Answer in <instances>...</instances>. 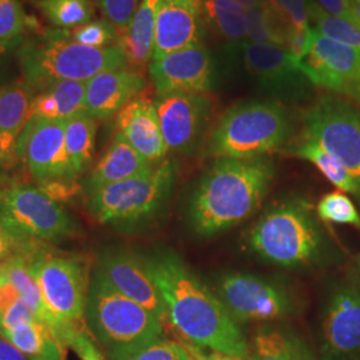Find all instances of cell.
I'll list each match as a JSON object with an SVG mask.
<instances>
[{
    "label": "cell",
    "instance_id": "8d00e7d4",
    "mask_svg": "<svg viewBox=\"0 0 360 360\" xmlns=\"http://www.w3.org/2000/svg\"><path fill=\"white\" fill-rule=\"evenodd\" d=\"M104 19L115 27L117 35L123 34L138 11L142 0H98Z\"/></svg>",
    "mask_w": 360,
    "mask_h": 360
},
{
    "label": "cell",
    "instance_id": "ba28073f",
    "mask_svg": "<svg viewBox=\"0 0 360 360\" xmlns=\"http://www.w3.org/2000/svg\"><path fill=\"white\" fill-rule=\"evenodd\" d=\"M28 263L47 309L59 323L58 340L67 348L77 330L84 327L90 284L87 269L75 257L50 255L43 251H39Z\"/></svg>",
    "mask_w": 360,
    "mask_h": 360
},
{
    "label": "cell",
    "instance_id": "4dcf8cb0",
    "mask_svg": "<svg viewBox=\"0 0 360 360\" xmlns=\"http://www.w3.org/2000/svg\"><path fill=\"white\" fill-rule=\"evenodd\" d=\"M43 16L60 30H71L90 22L95 13L91 0H31Z\"/></svg>",
    "mask_w": 360,
    "mask_h": 360
},
{
    "label": "cell",
    "instance_id": "1f68e13d",
    "mask_svg": "<svg viewBox=\"0 0 360 360\" xmlns=\"http://www.w3.org/2000/svg\"><path fill=\"white\" fill-rule=\"evenodd\" d=\"M311 23L319 34L360 52V26L324 13L316 3L311 6Z\"/></svg>",
    "mask_w": 360,
    "mask_h": 360
},
{
    "label": "cell",
    "instance_id": "30bf717a",
    "mask_svg": "<svg viewBox=\"0 0 360 360\" xmlns=\"http://www.w3.org/2000/svg\"><path fill=\"white\" fill-rule=\"evenodd\" d=\"M0 218L20 236L40 243L59 242L77 231L60 203L35 186L0 190Z\"/></svg>",
    "mask_w": 360,
    "mask_h": 360
},
{
    "label": "cell",
    "instance_id": "db71d44e",
    "mask_svg": "<svg viewBox=\"0 0 360 360\" xmlns=\"http://www.w3.org/2000/svg\"><path fill=\"white\" fill-rule=\"evenodd\" d=\"M188 356H190V355H188ZM188 360H191V358H188Z\"/></svg>",
    "mask_w": 360,
    "mask_h": 360
},
{
    "label": "cell",
    "instance_id": "ffe728a7",
    "mask_svg": "<svg viewBox=\"0 0 360 360\" xmlns=\"http://www.w3.org/2000/svg\"><path fill=\"white\" fill-rule=\"evenodd\" d=\"M147 87L142 72L129 67L98 74L86 82V114L96 120L115 116Z\"/></svg>",
    "mask_w": 360,
    "mask_h": 360
},
{
    "label": "cell",
    "instance_id": "c3c4849f",
    "mask_svg": "<svg viewBox=\"0 0 360 360\" xmlns=\"http://www.w3.org/2000/svg\"><path fill=\"white\" fill-rule=\"evenodd\" d=\"M236 1L240 3L245 10H250V8H254V7L263 4L266 0H236Z\"/></svg>",
    "mask_w": 360,
    "mask_h": 360
},
{
    "label": "cell",
    "instance_id": "4fadbf2b",
    "mask_svg": "<svg viewBox=\"0 0 360 360\" xmlns=\"http://www.w3.org/2000/svg\"><path fill=\"white\" fill-rule=\"evenodd\" d=\"M242 56L248 77L274 96L302 98L315 87L303 63L284 47L245 43Z\"/></svg>",
    "mask_w": 360,
    "mask_h": 360
},
{
    "label": "cell",
    "instance_id": "9a60e30c",
    "mask_svg": "<svg viewBox=\"0 0 360 360\" xmlns=\"http://www.w3.org/2000/svg\"><path fill=\"white\" fill-rule=\"evenodd\" d=\"M154 102L168 151L191 154L206 129L211 99L206 94L174 92L158 95Z\"/></svg>",
    "mask_w": 360,
    "mask_h": 360
},
{
    "label": "cell",
    "instance_id": "816d5d0a",
    "mask_svg": "<svg viewBox=\"0 0 360 360\" xmlns=\"http://www.w3.org/2000/svg\"><path fill=\"white\" fill-rule=\"evenodd\" d=\"M188 1H191L193 4H195V6H198V7H200V0H188ZM202 10V8H200Z\"/></svg>",
    "mask_w": 360,
    "mask_h": 360
},
{
    "label": "cell",
    "instance_id": "8992f818",
    "mask_svg": "<svg viewBox=\"0 0 360 360\" xmlns=\"http://www.w3.org/2000/svg\"><path fill=\"white\" fill-rule=\"evenodd\" d=\"M175 179L169 160L155 163L144 174L89 193L94 218L117 229H129L154 218L166 205Z\"/></svg>",
    "mask_w": 360,
    "mask_h": 360
},
{
    "label": "cell",
    "instance_id": "cb8c5ba5",
    "mask_svg": "<svg viewBox=\"0 0 360 360\" xmlns=\"http://www.w3.org/2000/svg\"><path fill=\"white\" fill-rule=\"evenodd\" d=\"M159 0H142L129 27L119 35L117 46L129 68L142 72L154 56L155 18Z\"/></svg>",
    "mask_w": 360,
    "mask_h": 360
},
{
    "label": "cell",
    "instance_id": "d590c367",
    "mask_svg": "<svg viewBox=\"0 0 360 360\" xmlns=\"http://www.w3.org/2000/svg\"><path fill=\"white\" fill-rule=\"evenodd\" d=\"M39 251H41L40 242L20 236L0 218V264L15 257L31 259Z\"/></svg>",
    "mask_w": 360,
    "mask_h": 360
},
{
    "label": "cell",
    "instance_id": "5bb4252c",
    "mask_svg": "<svg viewBox=\"0 0 360 360\" xmlns=\"http://www.w3.org/2000/svg\"><path fill=\"white\" fill-rule=\"evenodd\" d=\"M315 87L346 95L360 104V52L327 38L314 28V40L303 59Z\"/></svg>",
    "mask_w": 360,
    "mask_h": 360
},
{
    "label": "cell",
    "instance_id": "ab89813d",
    "mask_svg": "<svg viewBox=\"0 0 360 360\" xmlns=\"http://www.w3.org/2000/svg\"><path fill=\"white\" fill-rule=\"evenodd\" d=\"M287 16L291 26L304 30L311 26V4L314 0H272Z\"/></svg>",
    "mask_w": 360,
    "mask_h": 360
},
{
    "label": "cell",
    "instance_id": "d4e9b609",
    "mask_svg": "<svg viewBox=\"0 0 360 360\" xmlns=\"http://www.w3.org/2000/svg\"><path fill=\"white\" fill-rule=\"evenodd\" d=\"M206 26L232 50H240L247 43L245 7L236 0H200Z\"/></svg>",
    "mask_w": 360,
    "mask_h": 360
},
{
    "label": "cell",
    "instance_id": "ac0fdd59",
    "mask_svg": "<svg viewBox=\"0 0 360 360\" xmlns=\"http://www.w3.org/2000/svg\"><path fill=\"white\" fill-rule=\"evenodd\" d=\"M324 360H352L360 354V290L342 287L331 296L322 323Z\"/></svg>",
    "mask_w": 360,
    "mask_h": 360
},
{
    "label": "cell",
    "instance_id": "277c9868",
    "mask_svg": "<svg viewBox=\"0 0 360 360\" xmlns=\"http://www.w3.org/2000/svg\"><path fill=\"white\" fill-rule=\"evenodd\" d=\"M18 58L23 77L34 90L58 80L89 82L104 71L129 67L119 46L87 47L67 38L63 30H49L27 39Z\"/></svg>",
    "mask_w": 360,
    "mask_h": 360
},
{
    "label": "cell",
    "instance_id": "7bdbcfd3",
    "mask_svg": "<svg viewBox=\"0 0 360 360\" xmlns=\"http://www.w3.org/2000/svg\"><path fill=\"white\" fill-rule=\"evenodd\" d=\"M39 187L58 203L68 200L70 198L75 196L79 191L77 180L72 179L51 180L39 184Z\"/></svg>",
    "mask_w": 360,
    "mask_h": 360
},
{
    "label": "cell",
    "instance_id": "7dc6e473",
    "mask_svg": "<svg viewBox=\"0 0 360 360\" xmlns=\"http://www.w3.org/2000/svg\"><path fill=\"white\" fill-rule=\"evenodd\" d=\"M0 360H28L26 356L0 336Z\"/></svg>",
    "mask_w": 360,
    "mask_h": 360
},
{
    "label": "cell",
    "instance_id": "ee69618b",
    "mask_svg": "<svg viewBox=\"0 0 360 360\" xmlns=\"http://www.w3.org/2000/svg\"><path fill=\"white\" fill-rule=\"evenodd\" d=\"M1 269V267H0ZM20 297L19 291L3 274L1 271V278H0V319L3 314L13 306V303Z\"/></svg>",
    "mask_w": 360,
    "mask_h": 360
},
{
    "label": "cell",
    "instance_id": "681fc988",
    "mask_svg": "<svg viewBox=\"0 0 360 360\" xmlns=\"http://www.w3.org/2000/svg\"><path fill=\"white\" fill-rule=\"evenodd\" d=\"M351 3H352V8H354V11L356 13L360 22V0H351Z\"/></svg>",
    "mask_w": 360,
    "mask_h": 360
},
{
    "label": "cell",
    "instance_id": "4316f807",
    "mask_svg": "<svg viewBox=\"0 0 360 360\" xmlns=\"http://www.w3.org/2000/svg\"><path fill=\"white\" fill-rule=\"evenodd\" d=\"M0 336L18 348L28 360H63L65 348L58 342L51 330L38 321L13 330L0 331Z\"/></svg>",
    "mask_w": 360,
    "mask_h": 360
},
{
    "label": "cell",
    "instance_id": "bcb514c9",
    "mask_svg": "<svg viewBox=\"0 0 360 360\" xmlns=\"http://www.w3.org/2000/svg\"><path fill=\"white\" fill-rule=\"evenodd\" d=\"M183 347V346H181ZM184 349L187 351V354L190 355V358L193 360H243L240 358H235V356H230V355H226V354H220V352H212V354H203L202 348L196 347L191 343H187L184 346Z\"/></svg>",
    "mask_w": 360,
    "mask_h": 360
},
{
    "label": "cell",
    "instance_id": "f6af8a7d",
    "mask_svg": "<svg viewBox=\"0 0 360 360\" xmlns=\"http://www.w3.org/2000/svg\"><path fill=\"white\" fill-rule=\"evenodd\" d=\"M18 135L10 132H0V167L8 163L16 155Z\"/></svg>",
    "mask_w": 360,
    "mask_h": 360
},
{
    "label": "cell",
    "instance_id": "f907efd6",
    "mask_svg": "<svg viewBox=\"0 0 360 360\" xmlns=\"http://www.w3.org/2000/svg\"><path fill=\"white\" fill-rule=\"evenodd\" d=\"M8 49H10V46H7V44H4V43L0 41V60L3 59V56L6 55V52L8 51Z\"/></svg>",
    "mask_w": 360,
    "mask_h": 360
},
{
    "label": "cell",
    "instance_id": "9f6ffc18",
    "mask_svg": "<svg viewBox=\"0 0 360 360\" xmlns=\"http://www.w3.org/2000/svg\"><path fill=\"white\" fill-rule=\"evenodd\" d=\"M191 360H193V359H191Z\"/></svg>",
    "mask_w": 360,
    "mask_h": 360
},
{
    "label": "cell",
    "instance_id": "6da1fadb",
    "mask_svg": "<svg viewBox=\"0 0 360 360\" xmlns=\"http://www.w3.org/2000/svg\"><path fill=\"white\" fill-rule=\"evenodd\" d=\"M144 262L163 297L168 321L188 343L248 359L250 345L236 321L179 257L158 252Z\"/></svg>",
    "mask_w": 360,
    "mask_h": 360
},
{
    "label": "cell",
    "instance_id": "7c38bea8",
    "mask_svg": "<svg viewBox=\"0 0 360 360\" xmlns=\"http://www.w3.org/2000/svg\"><path fill=\"white\" fill-rule=\"evenodd\" d=\"M65 120L30 117L16 141V155L23 159L39 184L51 180H77L70 166L65 135Z\"/></svg>",
    "mask_w": 360,
    "mask_h": 360
},
{
    "label": "cell",
    "instance_id": "9c48e42d",
    "mask_svg": "<svg viewBox=\"0 0 360 360\" xmlns=\"http://www.w3.org/2000/svg\"><path fill=\"white\" fill-rule=\"evenodd\" d=\"M304 139L318 143L346 168L360 198V114L347 101L323 95L304 114Z\"/></svg>",
    "mask_w": 360,
    "mask_h": 360
},
{
    "label": "cell",
    "instance_id": "d6986e66",
    "mask_svg": "<svg viewBox=\"0 0 360 360\" xmlns=\"http://www.w3.org/2000/svg\"><path fill=\"white\" fill-rule=\"evenodd\" d=\"M205 35L206 23L200 7L188 0H159L153 58L200 44Z\"/></svg>",
    "mask_w": 360,
    "mask_h": 360
},
{
    "label": "cell",
    "instance_id": "b9f144b4",
    "mask_svg": "<svg viewBox=\"0 0 360 360\" xmlns=\"http://www.w3.org/2000/svg\"><path fill=\"white\" fill-rule=\"evenodd\" d=\"M315 3L324 13L360 26L359 19L352 8L351 0H315Z\"/></svg>",
    "mask_w": 360,
    "mask_h": 360
},
{
    "label": "cell",
    "instance_id": "f35d334b",
    "mask_svg": "<svg viewBox=\"0 0 360 360\" xmlns=\"http://www.w3.org/2000/svg\"><path fill=\"white\" fill-rule=\"evenodd\" d=\"M40 322L35 309L25 300L19 297L10 309H7L0 319V331L13 330L26 323Z\"/></svg>",
    "mask_w": 360,
    "mask_h": 360
},
{
    "label": "cell",
    "instance_id": "7402d4cb",
    "mask_svg": "<svg viewBox=\"0 0 360 360\" xmlns=\"http://www.w3.org/2000/svg\"><path fill=\"white\" fill-rule=\"evenodd\" d=\"M154 165L143 158L120 134L116 132L108 148L92 168L86 183V191L94 193L105 186L135 178L148 171Z\"/></svg>",
    "mask_w": 360,
    "mask_h": 360
},
{
    "label": "cell",
    "instance_id": "f546056e",
    "mask_svg": "<svg viewBox=\"0 0 360 360\" xmlns=\"http://www.w3.org/2000/svg\"><path fill=\"white\" fill-rule=\"evenodd\" d=\"M290 153L312 163L342 193H352L358 196V187L352 176L348 174L347 169L318 143L303 138L291 148Z\"/></svg>",
    "mask_w": 360,
    "mask_h": 360
},
{
    "label": "cell",
    "instance_id": "44dd1931",
    "mask_svg": "<svg viewBox=\"0 0 360 360\" xmlns=\"http://www.w3.org/2000/svg\"><path fill=\"white\" fill-rule=\"evenodd\" d=\"M116 132L151 163L165 160L168 153L155 108V102L138 96L124 105L115 117Z\"/></svg>",
    "mask_w": 360,
    "mask_h": 360
},
{
    "label": "cell",
    "instance_id": "d6a6232c",
    "mask_svg": "<svg viewBox=\"0 0 360 360\" xmlns=\"http://www.w3.org/2000/svg\"><path fill=\"white\" fill-rule=\"evenodd\" d=\"M318 217L338 224H349L360 230V214L352 200L342 191L327 193L316 206Z\"/></svg>",
    "mask_w": 360,
    "mask_h": 360
},
{
    "label": "cell",
    "instance_id": "83f0119b",
    "mask_svg": "<svg viewBox=\"0 0 360 360\" xmlns=\"http://www.w3.org/2000/svg\"><path fill=\"white\" fill-rule=\"evenodd\" d=\"M96 129V119L86 112L71 116L65 120V150L77 179L92 163Z\"/></svg>",
    "mask_w": 360,
    "mask_h": 360
},
{
    "label": "cell",
    "instance_id": "836d02e7",
    "mask_svg": "<svg viewBox=\"0 0 360 360\" xmlns=\"http://www.w3.org/2000/svg\"><path fill=\"white\" fill-rule=\"evenodd\" d=\"M65 37L72 41L92 47V49H107L117 46L119 35L115 27L108 20H90L82 26L71 30H63Z\"/></svg>",
    "mask_w": 360,
    "mask_h": 360
},
{
    "label": "cell",
    "instance_id": "484cf974",
    "mask_svg": "<svg viewBox=\"0 0 360 360\" xmlns=\"http://www.w3.org/2000/svg\"><path fill=\"white\" fill-rule=\"evenodd\" d=\"M248 360H318L297 335L264 326L254 334Z\"/></svg>",
    "mask_w": 360,
    "mask_h": 360
},
{
    "label": "cell",
    "instance_id": "e575fe53",
    "mask_svg": "<svg viewBox=\"0 0 360 360\" xmlns=\"http://www.w3.org/2000/svg\"><path fill=\"white\" fill-rule=\"evenodd\" d=\"M31 26V18L27 15L19 0H0V41L13 46L20 41L26 30Z\"/></svg>",
    "mask_w": 360,
    "mask_h": 360
},
{
    "label": "cell",
    "instance_id": "11a10c76",
    "mask_svg": "<svg viewBox=\"0 0 360 360\" xmlns=\"http://www.w3.org/2000/svg\"><path fill=\"white\" fill-rule=\"evenodd\" d=\"M65 360H67V359H65Z\"/></svg>",
    "mask_w": 360,
    "mask_h": 360
},
{
    "label": "cell",
    "instance_id": "8fae6325",
    "mask_svg": "<svg viewBox=\"0 0 360 360\" xmlns=\"http://www.w3.org/2000/svg\"><path fill=\"white\" fill-rule=\"evenodd\" d=\"M217 292L239 322H270L292 312V300L284 288L250 274L224 275Z\"/></svg>",
    "mask_w": 360,
    "mask_h": 360
},
{
    "label": "cell",
    "instance_id": "3957f363",
    "mask_svg": "<svg viewBox=\"0 0 360 360\" xmlns=\"http://www.w3.org/2000/svg\"><path fill=\"white\" fill-rule=\"evenodd\" d=\"M84 322L111 360L124 359L163 338L154 312L120 294L96 269L90 276Z\"/></svg>",
    "mask_w": 360,
    "mask_h": 360
},
{
    "label": "cell",
    "instance_id": "e0dca14e",
    "mask_svg": "<svg viewBox=\"0 0 360 360\" xmlns=\"http://www.w3.org/2000/svg\"><path fill=\"white\" fill-rule=\"evenodd\" d=\"M99 271L120 294L154 312L163 322L167 319L166 306L144 259L126 250L105 251L98 260Z\"/></svg>",
    "mask_w": 360,
    "mask_h": 360
},
{
    "label": "cell",
    "instance_id": "5b68a950",
    "mask_svg": "<svg viewBox=\"0 0 360 360\" xmlns=\"http://www.w3.org/2000/svg\"><path fill=\"white\" fill-rule=\"evenodd\" d=\"M291 132L287 110L275 101L235 104L212 129L207 154L215 159H254L282 147Z\"/></svg>",
    "mask_w": 360,
    "mask_h": 360
},
{
    "label": "cell",
    "instance_id": "f5cc1de1",
    "mask_svg": "<svg viewBox=\"0 0 360 360\" xmlns=\"http://www.w3.org/2000/svg\"><path fill=\"white\" fill-rule=\"evenodd\" d=\"M0 278H1V269H0Z\"/></svg>",
    "mask_w": 360,
    "mask_h": 360
},
{
    "label": "cell",
    "instance_id": "7a4b0ae2",
    "mask_svg": "<svg viewBox=\"0 0 360 360\" xmlns=\"http://www.w3.org/2000/svg\"><path fill=\"white\" fill-rule=\"evenodd\" d=\"M274 175V163L266 156L217 159L193 191L190 220L195 232L211 236L254 215Z\"/></svg>",
    "mask_w": 360,
    "mask_h": 360
},
{
    "label": "cell",
    "instance_id": "74e56055",
    "mask_svg": "<svg viewBox=\"0 0 360 360\" xmlns=\"http://www.w3.org/2000/svg\"><path fill=\"white\" fill-rule=\"evenodd\" d=\"M188 358L190 356L184 348L162 338L122 360H188Z\"/></svg>",
    "mask_w": 360,
    "mask_h": 360
},
{
    "label": "cell",
    "instance_id": "603a6c76",
    "mask_svg": "<svg viewBox=\"0 0 360 360\" xmlns=\"http://www.w3.org/2000/svg\"><path fill=\"white\" fill-rule=\"evenodd\" d=\"M86 82L58 80L44 86L34 95L30 117L67 120L86 112Z\"/></svg>",
    "mask_w": 360,
    "mask_h": 360
},
{
    "label": "cell",
    "instance_id": "52a82bcc",
    "mask_svg": "<svg viewBox=\"0 0 360 360\" xmlns=\"http://www.w3.org/2000/svg\"><path fill=\"white\" fill-rule=\"evenodd\" d=\"M248 243L271 263L292 267L316 257L321 232L306 203L288 200L264 212L250 232Z\"/></svg>",
    "mask_w": 360,
    "mask_h": 360
},
{
    "label": "cell",
    "instance_id": "f1b7e54d",
    "mask_svg": "<svg viewBox=\"0 0 360 360\" xmlns=\"http://www.w3.org/2000/svg\"><path fill=\"white\" fill-rule=\"evenodd\" d=\"M35 90L25 82L0 87V132L19 135L30 119Z\"/></svg>",
    "mask_w": 360,
    "mask_h": 360
},
{
    "label": "cell",
    "instance_id": "2e32d148",
    "mask_svg": "<svg viewBox=\"0 0 360 360\" xmlns=\"http://www.w3.org/2000/svg\"><path fill=\"white\" fill-rule=\"evenodd\" d=\"M148 71L158 95L206 94L214 87L215 62L210 50L200 43L153 58Z\"/></svg>",
    "mask_w": 360,
    "mask_h": 360
},
{
    "label": "cell",
    "instance_id": "60d3db41",
    "mask_svg": "<svg viewBox=\"0 0 360 360\" xmlns=\"http://www.w3.org/2000/svg\"><path fill=\"white\" fill-rule=\"evenodd\" d=\"M68 347L77 352V358L80 360H105L102 351L96 346L90 333L84 327L77 330V334L70 340Z\"/></svg>",
    "mask_w": 360,
    "mask_h": 360
}]
</instances>
